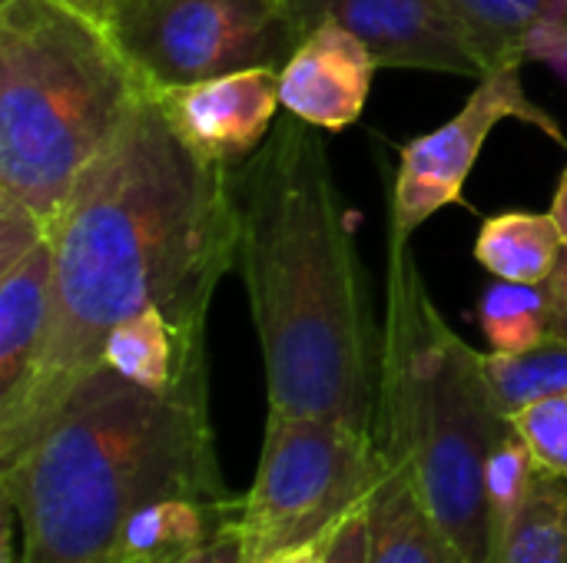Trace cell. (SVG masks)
I'll return each mask as SVG.
<instances>
[{
  "label": "cell",
  "instance_id": "1",
  "mask_svg": "<svg viewBox=\"0 0 567 563\" xmlns=\"http://www.w3.org/2000/svg\"><path fill=\"white\" fill-rule=\"evenodd\" d=\"M50 236V329L27 388L0 411V465L103 362L120 322L163 309L179 329L206 332L213 295L236 269V169L196 156L150 93L80 176Z\"/></svg>",
  "mask_w": 567,
  "mask_h": 563
},
{
  "label": "cell",
  "instance_id": "2",
  "mask_svg": "<svg viewBox=\"0 0 567 563\" xmlns=\"http://www.w3.org/2000/svg\"><path fill=\"white\" fill-rule=\"evenodd\" d=\"M319 126L282 113L236 169L239 249L272 415L375 435L382 329Z\"/></svg>",
  "mask_w": 567,
  "mask_h": 563
},
{
  "label": "cell",
  "instance_id": "3",
  "mask_svg": "<svg viewBox=\"0 0 567 563\" xmlns=\"http://www.w3.org/2000/svg\"><path fill=\"white\" fill-rule=\"evenodd\" d=\"M173 498L223 501L209 375L150 392L96 365L0 465V501L20 521V563H123L126 521Z\"/></svg>",
  "mask_w": 567,
  "mask_h": 563
},
{
  "label": "cell",
  "instance_id": "4",
  "mask_svg": "<svg viewBox=\"0 0 567 563\" xmlns=\"http://www.w3.org/2000/svg\"><path fill=\"white\" fill-rule=\"evenodd\" d=\"M412 236L389 226L375 445L468 563H492L485 475L512 431L475 352L435 305Z\"/></svg>",
  "mask_w": 567,
  "mask_h": 563
},
{
  "label": "cell",
  "instance_id": "5",
  "mask_svg": "<svg viewBox=\"0 0 567 563\" xmlns=\"http://www.w3.org/2000/svg\"><path fill=\"white\" fill-rule=\"evenodd\" d=\"M150 93L90 17L60 0H0V196L53 226Z\"/></svg>",
  "mask_w": 567,
  "mask_h": 563
},
{
  "label": "cell",
  "instance_id": "6",
  "mask_svg": "<svg viewBox=\"0 0 567 563\" xmlns=\"http://www.w3.org/2000/svg\"><path fill=\"white\" fill-rule=\"evenodd\" d=\"M382 468L375 435L269 411L256 481L236 518L246 563L329 538L352 508L369 501Z\"/></svg>",
  "mask_w": 567,
  "mask_h": 563
},
{
  "label": "cell",
  "instance_id": "7",
  "mask_svg": "<svg viewBox=\"0 0 567 563\" xmlns=\"http://www.w3.org/2000/svg\"><path fill=\"white\" fill-rule=\"evenodd\" d=\"M106 33L153 86L282 66L306 27L269 0H120Z\"/></svg>",
  "mask_w": 567,
  "mask_h": 563
},
{
  "label": "cell",
  "instance_id": "8",
  "mask_svg": "<svg viewBox=\"0 0 567 563\" xmlns=\"http://www.w3.org/2000/svg\"><path fill=\"white\" fill-rule=\"evenodd\" d=\"M522 66L525 63L492 66L482 80H475L472 96L449 123L399 146V169H395L392 192H389L392 229L412 236L445 206L462 202V189L488 136L505 119L528 123L542 129L548 139H555L561 149H567L561 123L525 93Z\"/></svg>",
  "mask_w": 567,
  "mask_h": 563
},
{
  "label": "cell",
  "instance_id": "9",
  "mask_svg": "<svg viewBox=\"0 0 567 563\" xmlns=\"http://www.w3.org/2000/svg\"><path fill=\"white\" fill-rule=\"evenodd\" d=\"M306 30L319 17L352 30L379 66L435 70L468 80L488 73L468 27L449 0H302Z\"/></svg>",
  "mask_w": 567,
  "mask_h": 563
},
{
  "label": "cell",
  "instance_id": "10",
  "mask_svg": "<svg viewBox=\"0 0 567 563\" xmlns=\"http://www.w3.org/2000/svg\"><path fill=\"white\" fill-rule=\"evenodd\" d=\"M169 126L206 163L239 169L272 133L279 66H246L199 83L153 90Z\"/></svg>",
  "mask_w": 567,
  "mask_h": 563
},
{
  "label": "cell",
  "instance_id": "11",
  "mask_svg": "<svg viewBox=\"0 0 567 563\" xmlns=\"http://www.w3.org/2000/svg\"><path fill=\"white\" fill-rule=\"evenodd\" d=\"M375 70V56L352 30L332 17H319L279 66L282 113L322 133H339L362 116Z\"/></svg>",
  "mask_w": 567,
  "mask_h": 563
},
{
  "label": "cell",
  "instance_id": "12",
  "mask_svg": "<svg viewBox=\"0 0 567 563\" xmlns=\"http://www.w3.org/2000/svg\"><path fill=\"white\" fill-rule=\"evenodd\" d=\"M53 309V236L0 269V411L27 388Z\"/></svg>",
  "mask_w": 567,
  "mask_h": 563
},
{
  "label": "cell",
  "instance_id": "13",
  "mask_svg": "<svg viewBox=\"0 0 567 563\" xmlns=\"http://www.w3.org/2000/svg\"><path fill=\"white\" fill-rule=\"evenodd\" d=\"M103 365L150 392H173L209 375L206 332H186L163 309H143L106 335Z\"/></svg>",
  "mask_w": 567,
  "mask_h": 563
},
{
  "label": "cell",
  "instance_id": "14",
  "mask_svg": "<svg viewBox=\"0 0 567 563\" xmlns=\"http://www.w3.org/2000/svg\"><path fill=\"white\" fill-rule=\"evenodd\" d=\"M369 563H468L412 481L392 465L382 468L369 498Z\"/></svg>",
  "mask_w": 567,
  "mask_h": 563
},
{
  "label": "cell",
  "instance_id": "15",
  "mask_svg": "<svg viewBox=\"0 0 567 563\" xmlns=\"http://www.w3.org/2000/svg\"><path fill=\"white\" fill-rule=\"evenodd\" d=\"M239 508H243V498L156 501L126 521L120 534V557L123 563L186 557L189 551L203 548L216 531H223L239 514Z\"/></svg>",
  "mask_w": 567,
  "mask_h": 563
},
{
  "label": "cell",
  "instance_id": "16",
  "mask_svg": "<svg viewBox=\"0 0 567 563\" xmlns=\"http://www.w3.org/2000/svg\"><path fill=\"white\" fill-rule=\"evenodd\" d=\"M561 249L565 236L551 212L512 209L485 219L472 252L495 279L542 285L555 272Z\"/></svg>",
  "mask_w": 567,
  "mask_h": 563
},
{
  "label": "cell",
  "instance_id": "17",
  "mask_svg": "<svg viewBox=\"0 0 567 563\" xmlns=\"http://www.w3.org/2000/svg\"><path fill=\"white\" fill-rule=\"evenodd\" d=\"M485 66L525 63L522 46L532 30H567V0H449Z\"/></svg>",
  "mask_w": 567,
  "mask_h": 563
},
{
  "label": "cell",
  "instance_id": "18",
  "mask_svg": "<svg viewBox=\"0 0 567 563\" xmlns=\"http://www.w3.org/2000/svg\"><path fill=\"white\" fill-rule=\"evenodd\" d=\"M488 392L505 418L522 408L567 392V338H545L528 352L482 355Z\"/></svg>",
  "mask_w": 567,
  "mask_h": 563
},
{
  "label": "cell",
  "instance_id": "19",
  "mask_svg": "<svg viewBox=\"0 0 567 563\" xmlns=\"http://www.w3.org/2000/svg\"><path fill=\"white\" fill-rule=\"evenodd\" d=\"M498 563H567V478L538 468L535 484L502 541Z\"/></svg>",
  "mask_w": 567,
  "mask_h": 563
},
{
  "label": "cell",
  "instance_id": "20",
  "mask_svg": "<svg viewBox=\"0 0 567 563\" xmlns=\"http://www.w3.org/2000/svg\"><path fill=\"white\" fill-rule=\"evenodd\" d=\"M478 322L492 352H528L542 345L545 338H551L545 285L498 279L482 295Z\"/></svg>",
  "mask_w": 567,
  "mask_h": 563
},
{
  "label": "cell",
  "instance_id": "21",
  "mask_svg": "<svg viewBox=\"0 0 567 563\" xmlns=\"http://www.w3.org/2000/svg\"><path fill=\"white\" fill-rule=\"evenodd\" d=\"M538 465L528 451V445L518 438L515 425L512 431L495 445L488 458V475H485V494H488V538H492V563H498L502 541L522 511L532 484H535Z\"/></svg>",
  "mask_w": 567,
  "mask_h": 563
},
{
  "label": "cell",
  "instance_id": "22",
  "mask_svg": "<svg viewBox=\"0 0 567 563\" xmlns=\"http://www.w3.org/2000/svg\"><path fill=\"white\" fill-rule=\"evenodd\" d=\"M512 425L542 471L567 478V392L522 408Z\"/></svg>",
  "mask_w": 567,
  "mask_h": 563
},
{
  "label": "cell",
  "instance_id": "23",
  "mask_svg": "<svg viewBox=\"0 0 567 563\" xmlns=\"http://www.w3.org/2000/svg\"><path fill=\"white\" fill-rule=\"evenodd\" d=\"M326 563H369V501L352 508L336 524V531L329 534Z\"/></svg>",
  "mask_w": 567,
  "mask_h": 563
},
{
  "label": "cell",
  "instance_id": "24",
  "mask_svg": "<svg viewBox=\"0 0 567 563\" xmlns=\"http://www.w3.org/2000/svg\"><path fill=\"white\" fill-rule=\"evenodd\" d=\"M522 56H525V63H545V66H551L567 86V30H555V27L532 30L525 37Z\"/></svg>",
  "mask_w": 567,
  "mask_h": 563
},
{
  "label": "cell",
  "instance_id": "25",
  "mask_svg": "<svg viewBox=\"0 0 567 563\" xmlns=\"http://www.w3.org/2000/svg\"><path fill=\"white\" fill-rule=\"evenodd\" d=\"M236 518H239V514H236ZM236 518H233L223 531H216L203 548L189 551L179 563H246V548H243Z\"/></svg>",
  "mask_w": 567,
  "mask_h": 563
},
{
  "label": "cell",
  "instance_id": "26",
  "mask_svg": "<svg viewBox=\"0 0 567 563\" xmlns=\"http://www.w3.org/2000/svg\"><path fill=\"white\" fill-rule=\"evenodd\" d=\"M548 299V332L551 338H567V242L558 256L555 272L542 282Z\"/></svg>",
  "mask_w": 567,
  "mask_h": 563
},
{
  "label": "cell",
  "instance_id": "27",
  "mask_svg": "<svg viewBox=\"0 0 567 563\" xmlns=\"http://www.w3.org/2000/svg\"><path fill=\"white\" fill-rule=\"evenodd\" d=\"M60 3H66V7H73L76 13L90 17V20L100 23L103 30L110 27L113 13H116V7H120V0H60Z\"/></svg>",
  "mask_w": 567,
  "mask_h": 563
},
{
  "label": "cell",
  "instance_id": "28",
  "mask_svg": "<svg viewBox=\"0 0 567 563\" xmlns=\"http://www.w3.org/2000/svg\"><path fill=\"white\" fill-rule=\"evenodd\" d=\"M326 548H329V538L302 544V548H292V551H282V554L269 557L266 563H326Z\"/></svg>",
  "mask_w": 567,
  "mask_h": 563
},
{
  "label": "cell",
  "instance_id": "29",
  "mask_svg": "<svg viewBox=\"0 0 567 563\" xmlns=\"http://www.w3.org/2000/svg\"><path fill=\"white\" fill-rule=\"evenodd\" d=\"M551 216L561 226V236H565L567 242V169L561 173V179H558V189H555V199H551Z\"/></svg>",
  "mask_w": 567,
  "mask_h": 563
},
{
  "label": "cell",
  "instance_id": "30",
  "mask_svg": "<svg viewBox=\"0 0 567 563\" xmlns=\"http://www.w3.org/2000/svg\"><path fill=\"white\" fill-rule=\"evenodd\" d=\"M269 3H276V7H282V10H289V13H296L299 17V7H302V0H269ZM302 20V17H299ZM306 27V23H302Z\"/></svg>",
  "mask_w": 567,
  "mask_h": 563
},
{
  "label": "cell",
  "instance_id": "31",
  "mask_svg": "<svg viewBox=\"0 0 567 563\" xmlns=\"http://www.w3.org/2000/svg\"><path fill=\"white\" fill-rule=\"evenodd\" d=\"M183 557H159V561H133V563H179Z\"/></svg>",
  "mask_w": 567,
  "mask_h": 563
}]
</instances>
